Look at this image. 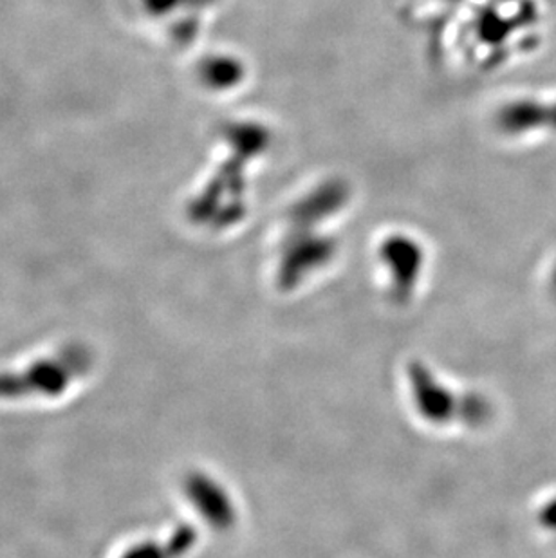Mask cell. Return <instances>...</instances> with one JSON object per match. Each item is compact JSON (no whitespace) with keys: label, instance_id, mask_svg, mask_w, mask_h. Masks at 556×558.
Masks as SVG:
<instances>
[{"label":"cell","instance_id":"cell-2","mask_svg":"<svg viewBox=\"0 0 556 558\" xmlns=\"http://www.w3.org/2000/svg\"><path fill=\"white\" fill-rule=\"evenodd\" d=\"M184 496L190 505L214 527H230L235 522V505L228 492L210 475L192 472L183 483Z\"/></svg>","mask_w":556,"mask_h":558},{"label":"cell","instance_id":"cell-4","mask_svg":"<svg viewBox=\"0 0 556 558\" xmlns=\"http://www.w3.org/2000/svg\"><path fill=\"white\" fill-rule=\"evenodd\" d=\"M195 533L179 527L167 541H140L123 549L118 558H181L194 548Z\"/></svg>","mask_w":556,"mask_h":558},{"label":"cell","instance_id":"cell-1","mask_svg":"<svg viewBox=\"0 0 556 558\" xmlns=\"http://www.w3.org/2000/svg\"><path fill=\"white\" fill-rule=\"evenodd\" d=\"M90 365L89 349L71 343L19 369L0 371V401L60 400L87 376Z\"/></svg>","mask_w":556,"mask_h":558},{"label":"cell","instance_id":"cell-3","mask_svg":"<svg viewBox=\"0 0 556 558\" xmlns=\"http://www.w3.org/2000/svg\"><path fill=\"white\" fill-rule=\"evenodd\" d=\"M415 407L428 422L446 423L454 420L459 401L442 381L432 376L431 371L423 367L412 369Z\"/></svg>","mask_w":556,"mask_h":558}]
</instances>
